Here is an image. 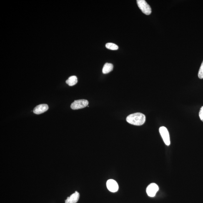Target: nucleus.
Listing matches in <instances>:
<instances>
[{"label":"nucleus","instance_id":"obj_1","mask_svg":"<svg viewBox=\"0 0 203 203\" xmlns=\"http://www.w3.org/2000/svg\"><path fill=\"white\" fill-rule=\"evenodd\" d=\"M126 120L129 124L133 125L141 126L145 122L146 116L141 113H135L127 116Z\"/></svg>","mask_w":203,"mask_h":203},{"label":"nucleus","instance_id":"obj_2","mask_svg":"<svg viewBox=\"0 0 203 203\" xmlns=\"http://www.w3.org/2000/svg\"><path fill=\"white\" fill-rule=\"evenodd\" d=\"M137 2L138 6L144 14L147 15L151 14V7L145 0H137Z\"/></svg>","mask_w":203,"mask_h":203},{"label":"nucleus","instance_id":"obj_3","mask_svg":"<svg viewBox=\"0 0 203 203\" xmlns=\"http://www.w3.org/2000/svg\"><path fill=\"white\" fill-rule=\"evenodd\" d=\"M89 104V102L86 100L81 99L75 101L71 104V107L73 109H78L86 107Z\"/></svg>","mask_w":203,"mask_h":203},{"label":"nucleus","instance_id":"obj_4","mask_svg":"<svg viewBox=\"0 0 203 203\" xmlns=\"http://www.w3.org/2000/svg\"><path fill=\"white\" fill-rule=\"evenodd\" d=\"M159 131L165 144L167 146H169L170 144V141L169 132L167 129L164 126H162L159 128Z\"/></svg>","mask_w":203,"mask_h":203},{"label":"nucleus","instance_id":"obj_5","mask_svg":"<svg viewBox=\"0 0 203 203\" xmlns=\"http://www.w3.org/2000/svg\"><path fill=\"white\" fill-rule=\"evenodd\" d=\"M159 190V187L157 184L152 183L149 184L146 189V193L149 197H154Z\"/></svg>","mask_w":203,"mask_h":203},{"label":"nucleus","instance_id":"obj_6","mask_svg":"<svg viewBox=\"0 0 203 203\" xmlns=\"http://www.w3.org/2000/svg\"><path fill=\"white\" fill-rule=\"evenodd\" d=\"M106 186L108 190L111 192H117L119 189V186L116 181L113 179H109L106 182Z\"/></svg>","mask_w":203,"mask_h":203},{"label":"nucleus","instance_id":"obj_7","mask_svg":"<svg viewBox=\"0 0 203 203\" xmlns=\"http://www.w3.org/2000/svg\"><path fill=\"white\" fill-rule=\"evenodd\" d=\"M49 109L48 105L46 104H40L35 107L33 112L36 114H40L45 112Z\"/></svg>","mask_w":203,"mask_h":203},{"label":"nucleus","instance_id":"obj_8","mask_svg":"<svg viewBox=\"0 0 203 203\" xmlns=\"http://www.w3.org/2000/svg\"><path fill=\"white\" fill-rule=\"evenodd\" d=\"M79 194L77 191H75L74 193L68 197L65 201V203H76L79 200Z\"/></svg>","mask_w":203,"mask_h":203},{"label":"nucleus","instance_id":"obj_9","mask_svg":"<svg viewBox=\"0 0 203 203\" xmlns=\"http://www.w3.org/2000/svg\"><path fill=\"white\" fill-rule=\"evenodd\" d=\"M113 69V65L111 63H106L104 64L102 69V72L104 74H109Z\"/></svg>","mask_w":203,"mask_h":203},{"label":"nucleus","instance_id":"obj_10","mask_svg":"<svg viewBox=\"0 0 203 203\" xmlns=\"http://www.w3.org/2000/svg\"><path fill=\"white\" fill-rule=\"evenodd\" d=\"M78 82V79L75 76H72L69 78L66 81V83L68 85L72 86L75 85Z\"/></svg>","mask_w":203,"mask_h":203},{"label":"nucleus","instance_id":"obj_11","mask_svg":"<svg viewBox=\"0 0 203 203\" xmlns=\"http://www.w3.org/2000/svg\"><path fill=\"white\" fill-rule=\"evenodd\" d=\"M106 47L107 49L111 50H117L119 49L117 45L114 44L113 43H107L106 44Z\"/></svg>","mask_w":203,"mask_h":203},{"label":"nucleus","instance_id":"obj_12","mask_svg":"<svg viewBox=\"0 0 203 203\" xmlns=\"http://www.w3.org/2000/svg\"><path fill=\"white\" fill-rule=\"evenodd\" d=\"M198 76V77L200 79H203V61L202 64H201V67L200 68Z\"/></svg>","mask_w":203,"mask_h":203},{"label":"nucleus","instance_id":"obj_13","mask_svg":"<svg viewBox=\"0 0 203 203\" xmlns=\"http://www.w3.org/2000/svg\"><path fill=\"white\" fill-rule=\"evenodd\" d=\"M199 116L201 120L203 122V106L201 108L200 110Z\"/></svg>","mask_w":203,"mask_h":203}]
</instances>
